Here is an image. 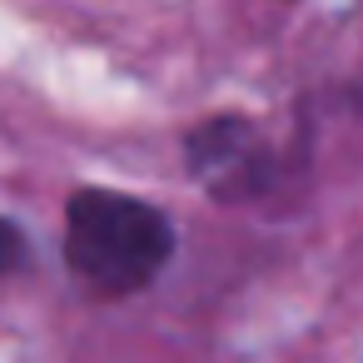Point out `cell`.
I'll use <instances>...</instances> for the list:
<instances>
[{"label": "cell", "instance_id": "obj_1", "mask_svg": "<svg viewBox=\"0 0 363 363\" xmlns=\"http://www.w3.org/2000/svg\"><path fill=\"white\" fill-rule=\"evenodd\" d=\"M169 259L174 224L164 209L120 189H75L65 199V264L95 298L150 289Z\"/></svg>", "mask_w": 363, "mask_h": 363}, {"label": "cell", "instance_id": "obj_2", "mask_svg": "<svg viewBox=\"0 0 363 363\" xmlns=\"http://www.w3.org/2000/svg\"><path fill=\"white\" fill-rule=\"evenodd\" d=\"M184 164L214 204L264 199L274 189V169H279L269 135L244 115H214V120L194 125L184 140Z\"/></svg>", "mask_w": 363, "mask_h": 363}, {"label": "cell", "instance_id": "obj_3", "mask_svg": "<svg viewBox=\"0 0 363 363\" xmlns=\"http://www.w3.org/2000/svg\"><path fill=\"white\" fill-rule=\"evenodd\" d=\"M21 264H26V234L11 219H0V274H11Z\"/></svg>", "mask_w": 363, "mask_h": 363}]
</instances>
